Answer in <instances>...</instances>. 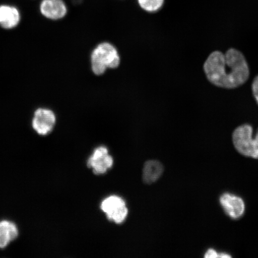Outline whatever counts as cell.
<instances>
[{
  "instance_id": "4",
  "label": "cell",
  "mask_w": 258,
  "mask_h": 258,
  "mask_svg": "<svg viewBox=\"0 0 258 258\" xmlns=\"http://www.w3.org/2000/svg\"><path fill=\"white\" fill-rule=\"evenodd\" d=\"M102 211L105 213L109 221L120 224L127 217L128 209L123 199L112 196L105 199L101 203Z\"/></svg>"
},
{
  "instance_id": "13",
  "label": "cell",
  "mask_w": 258,
  "mask_h": 258,
  "mask_svg": "<svg viewBox=\"0 0 258 258\" xmlns=\"http://www.w3.org/2000/svg\"><path fill=\"white\" fill-rule=\"evenodd\" d=\"M251 90H252L254 98L258 105V76L254 77L253 80L251 84Z\"/></svg>"
},
{
  "instance_id": "1",
  "label": "cell",
  "mask_w": 258,
  "mask_h": 258,
  "mask_svg": "<svg viewBox=\"0 0 258 258\" xmlns=\"http://www.w3.org/2000/svg\"><path fill=\"white\" fill-rule=\"evenodd\" d=\"M203 70L206 78L213 85L226 89L244 85L250 76L246 57L234 48H229L225 53L213 51L203 64Z\"/></svg>"
},
{
  "instance_id": "11",
  "label": "cell",
  "mask_w": 258,
  "mask_h": 258,
  "mask_svg": "<svg viewBox=\"0 0 258 258\" xmlns=\"http://www.w3.org/2000/svg\"><path fill=\"white\" fill-rule=\"evenodd\" d=\"M163 164L157 160H149L145 163L143 169V178L147 184L156 182L163 175Z\"/></svg>"
},
{
  "instance_id": "12",
  "label": "cell",
  "mask_w": 258,
  "mask_h": 258,
  "mask_svg": "<svg viewBox=\"0 0 258 258\" xmlns=\"http://www.w3.org/2000/svg\"><path fill=\"white\" fill-rule=\"evenodd\" d=\"M164 0H138L140 7L144 11L149 13L159 11L162 8Z\"/></svg>"
},
{
  "instance_id": "14",
  "label": "cell",
  "mask_w": 258,
  "mask_h": 258,
  "mask_svg": "<svg viewBox=\"0 0 258 258\" xmlns=\"http://www.w3.org/2000/svg\"><path fill=\"white\" fill-rule=\"evenodd\" d=\"M218 253L213 249H209L207 251H206L205 255V257L206 258H212V257H218Z\"/></svg>"
},
{
  "instance_id": "6",
  "label": "cell",
  "mask_w": 258,
  "mask_h": 258,
  "mask_svg": "<svg viewBox=\"0 0 258 258\" xmlns=\"http://www.w3.org/2000/svg\"><path fill=\"white\" fill-rule=\"evenodd\" d=\"M112 157L109 155L108 150L105 147L96 148L88 161V166L92 168L96 175H102L111 168L113 165Z\"/></svg>"
},
{
  "instance_id": "2",
  "label": "cell",
  "mask_w": 258,
  "mask_h": 258,
  "mask_svg": "<svg viewBox=\"0 0 258 258\" xmlns=\"http://www.w3.org/2000/svg\"><path fill=\"white\" fill-rule=\"evenodd\" d=\"M120 63V57L117 48L108 42L100 43L92 51V70L97 76L102 75L108 69H116Z\"/></svg>"
},
{
  "instance_id": "3",
  "label": "cell",
  "mask_w": 258,
  "mask_h": 258,
  "mask_svg": "<svg viewBox=\"0 0 258 258\" xmlns=\"http://www.w3.org/2000/svg\"><path fill=\"white\" fill-rule=\"evenodd\" d=\"M253 127L249 124L240 125L235 129L233 142L235 149L244 156L258 159V130L254 138Z\"/></svg>"
},
{
  "instance_id": "5",
  "label": "cell",
  "mask_w": 258,
  "mask_h": 258,
  "mask_svg": "<svg viewBox=\"0 0 258 258\" xmlns=\"http://www.w3.org/2000/svg\"><path fill=\"white\" fill-rule=\"evenodd\" d=\"M55 114L50 109L38 108L32 120V127L38 135L46 136L51 133L55 125Z\"/></svg>"
},
{
  "instance_id": "10",
  "label": "cell",
  "mask_w": 258,
  "mask_h": 258,
  "mask_svg": "<svg viewBox=\"0 0 258 258\" xmlns=\"http://www.w3.org/2000/svg\"><path fill=\"white\" fill-rule=\"evenodd\" d=\"M19 235L17 225L9 220L0 221V249H5Z\"/></svg>"
},
{
  "instance_id": "7",
  "label": "cell",
  "mask_w": 258,
  "mask_h": 258,
  "mask_svg": "<svg viewBox=\"0 0 258 258\" xmlns=\"http://www.w3.org/2000/svg\"><path fill=\"white\" fill-rule=\"evenodd\" d=\"M220 204L225 214L233 219H238L243 217L245 211L243 200L240 197L224 193L219 199Z\"/></svg>"
},
{
  "instance_id": "15",
  "label": "cell",
  "mask_w": 258,
  "mask_h": 258,
  "mask_svg": "<svg viewBox=\"0 0 258 258\" xmlns=\"http://www.w3.org/2000/svg\"><path fill=\"white\" fill-rule=\"evenodd\" d=\"M218 257H223V258L231 257V256L230 255V254H228L227 253H221L218 254Z\"/></svg>"
},
{
  "instance_id": "8",
  "label": "cell",
  "mask_w": 258,
  "mask_h": 258,
  "mask_svg": "<svg viewBox=\"0 0 258 258\" xmlns=\"http://www.w3.org/2000/svg\"><path fill=\"white\" fill-rule=\"evenodd\" d=\"M40 12L45 18L51 20H59L67 14L68 9L63 0H43Z\"/></svg>"
},
{
  "instance_id": "9",
  "label": "cell",
  "mask_w": 258,
  "mask_h": 258,
  "mask_svg": "<svg viewBox=\"0 0 258 258\" xmlns=\"http://www.w3.org/2000/svg\"><path fill=\"white\" fill-rule=\"evenodd\" d=\"M21 21V15L14 6H0V27L11 30L17 27Z\"/></svg>"
}]
</instances>
